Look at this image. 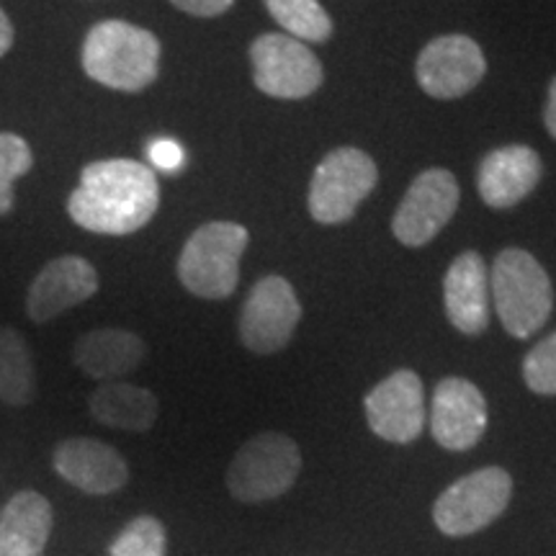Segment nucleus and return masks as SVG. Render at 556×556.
Returning <instances> with one entry per match:
<instances>
[{
	"label": "nucleus",
	"instance_id": "nucleus-8",
	"mask_svg": "<svg viewBox=\"0 0 556 556\" xmlns=\"http://www.w3.org/2000/svg\"><path fill=\"white\" fill-rule=\"evenodd\" d=\"M250 65L258 90L274 99H307L323 86V62L304 41L289 34H263L250 47Z\"/></svg>",
	"mask_w": 556,
	"mask_h": 556
},
{
	"label": "nucleus",
	"instance_id": "nucleus-20",
	"mask_svg": "<svg viewBox=\"0 0 556 556\" xmlns=\"http://www.w3.org/2000/svg\"><path fill=\"white\" fill-rule=\"evenodd\" d=\"M88 409L101 426L144 433L155 426L160 402L150 389L129 384V381H103L88 397Z\"/></svg>",
	"mask_w": 556,
	"mask_h": 556
},
{
	"label": "nucleus",
	"instance_id": "nucleus-12",
	"mask_svg": "<svg viewBox=\"0 0 556 556\" xmlns=\"http://www.w3.org/2000/svg\"><path fill=\"white\" fill-rule=\"evenodd\" d=\"M368 428L389 443H413L426 428V389L415 371L400 368L364 400Z\"/></svg>",
	"mask_w": 556,
	"mask_h": 556
},
{
	"label": "nucleus",
	"instance_id": "nucleus-24",
	"mask_svg": "<svg viewBox=\"0 0 556 556\" xmlns=\"http://www.w3.org/2000/svg\"><path fill=\"white\" fill-rule=\"evenodd\" d=\"M168 554V533L155 516H139L124 528L109 556H165Z\"/></svg>",
	"mask_w": 556,
	"mask_h": 556
},
{
	"label": "nucleus",
	"instance_id": "nucleus-2",
	"mask_svg": "<svg viewBox=\"0 0 556 556\" xmlns=\"http://www.w3.org/2000/svg\"><path fill=\"white\" fill-rule=\"evenodd\" d=\"M160 41L129 21H101L83 41L80 62L90 80L122 93H139L157 80Z\"/></svg>",
	"mask_w": 556,
	"mask_h": 556
},
{
	"label": "nucleus",
	"instance_id": "nucleus-7",
	"mask_svg": "<svg viewBox=\"0 0 556 556\" xmlns=\"http://www.w3.org/2000/svg\"><path fill=\"white\" fill-rule=\"evenodd\" d=\"M379 170L364 150L338 148L323 157L309 180L307 206L319 225H343L374 191Z\"/></svg>",
	"mask_w": 556,
	"mask_h": 556
},
{
	"label": "nucleus",
	"instance_id": "nucleus-11",
	"mask_svg": "<svg viewBox=\"0 0 556 556\" xmlns=\"http://www.w3.org/2000/svg\"><path fill=\"white\" fill-rule=\"evenodd\" d=\"M486 60L482 47L467 34H446L417 54L415 75L428 96L441 101L462 99L482 83Z\"/></svg>",
	"mask_w": 556,
	"mask_h": 556
},
{
	"label": "nucleus",
	"instance_id": "nucleus-28",
	"mask_svg": "<svg viewBox=\"0 0 556 556\" xmlns=\"http://www.w3.org/2000/svg\"><path fill=\"white\" fill-rule=\"evenodd\" d=\"M13 39H16V31H13L11 18L5 16L3 9H0V58L9 54V50L13 47Z\"/></svg>",
	"mask_w": 556,
	"mask_h": 556
},
{
	"label": "nucleus",
	"instance_id": "nucleus-26",
	"mask_svg": "<svg viewBox=\"0 0 556 556\" xmlns=\"http://www.w3.org/2000/svg\"><path fill=\"white\" fill-rule=\"evenodd\" d=\"M148 157L157 170L178 173L186 163V150L180 148V142H176V139L160 137V139H152L148 144Z\"/></svg>",
	"mask_w": 556,
	"mask_h": 556
},
{
	"label": "nucleus",
	"instance_id": "nucleus-27",
	"mask_svg": "<svg viewBox=\"0 0 556 556\" xmlns=\"http://www.w3.org/2000/svg\"><path fill=\"white\" fill-rule=\"evenodd\" d=\"M178 11L191 13L199 18H217L232 9L235 0H170Z\"/></svg>",
	"mask_w": 556,
	"mask_h": 556
},
{
	"label": "nucleus",
	"instance_id": "nucleus-15",
	"mask_svg": "<svg viewBox=\"0 0 556 556\" xmlns=\"http://www.w3.org/2000/svg\"><path fill=\"white\" fill-rule=\"evenodd\" d=\"M54 471L86 495H111L129 482L124 456L96 438H67L52 454Z\"/></svg>",
	"mask_w": 556,
	"mask_h": 556
},
{
	"label": "nucleus",
	"instance_id": "nucleus-29",
	"mask_svg": "<svg viewBox=\"0 0 556 556\" xmlns=\"http://www.w3.org/2000/svg\"><path fill=\"white\" fill-rule=\"evenodd\" d=\"M544 124L548 129V135L556 139V78L548 86V101H546V111H544Z\"/></svg>",
	"mask_w": 556,
	"mask_h": 556
},
{
	"label": "nucleus",
	"instance_id": "nucleus-17",
	"mask_svg": "<svg viewBox=\"0 0 556 556\" xmlns=\"http://www.w3.org/2000/svg\"><path fill=\"white\" fill-rule=\"evenodd\" d=\"M448 323L464 336H479L490 325V268L479 253H462L443 278Z\"/></svg>",
	"mask_w": 556,
	"mask_h": 556
},
{
	"label": "nucleus",
	"instance_id": "nucleus-16",
	"mask_svg": "<svg viewBox=\"0 0 556 556\" xmlns=\"http://www.w3.org/2000/svg\"><path fill=\"white\" fill-rule=\"evenodd\" d=\"M541 165L539 152L526 144H507L492 150L477 170V189L486 206L510 208L523 201L539 186Z\"/></svg>",
	"mask_w": 556,
	"mask_h": 556
},
{
	"label": "nucleus",
	"instance_id": "nucleus-25",
	"mask_svg": "<svg viewBox=\"0 0 556 556\" xmlns=\"http://www.w3.org/2000/svg\"><path fill=\"white\" fill-rule=\"evenodd\" d=\"M523 379L531 392L554 397L556 394V332L526 353Z\"/></svg>",
	"mask_w": 556,
	"mask_h": 556
},
{
	"label": "nucleus",
	"instance_id": "nucleus-9",
	"mask_svg": "<svg viewBox=\"0 0 556 556\" xmlns=\"http://www.w3.org/2000/svg\"><path fill=\"white\" fill-rule=\"evenodd\" d=\"M302 319V304L287 278L266 276L250 289L240 312V338L258 356L283 351Z\"/></svg>",
	"mask_w": 556,
	"mask_h": 556
},
{
	"label": "nucleus",
	"instance_id": "nucleus-5",
	"mask_svg": "<svg viewBox=\"0 0 556 556\" xmlns=\"http://www.w3.org/2000/svg\"><path fill=\"white\" fill-rule=\"evenodd\" d=\"M302 471L299 446L283 433L253 435L229 462L225 482L229 495L240 503H266L294 486Z\"/></svg>",
	"mask_w": 556,
	"mask_h": 556
},
{
	"label": "nucleus",
	"instance_id": "nucleus-22",
	"mask_svg": "<svg viewBox=\"0 0 556 556\" xmlns=\"http://www.w3.org/2000/svg\"><path fill=\"white\" fill-rule=\"evenodd\" d=\"M270 16L299 41H328L332 18L317 0H263Z\"/></svg>",
	"mask_w": 556,
	"mask_h": 556
},
{
	"label": "nucleus",
	"instance_id": "nucleus-10",
	"mask_svg": "<svg viewBox=\"0 0 556 556\" xmlns=\"http://www.w3.org/2000/svg\"><path fill=\"white\" fill-rule=\"evenodd\" d=\"M458 208V184L454 173L430 168L409 186L392 219V232L402 245L422 248L454 219Z\"/></svg>",
	"mask_w": 556,
	"mask_h": 556
},
{
	"label": "nucleus",
	"instance_id": "nucleus-13",
	"mask_svg": "<svg viewBox=\"0 0 556 556\" xmlns=\"http://www.w3.org/2000/svg\"><path fill=\"white\" fill-rule=\"evenodd\" d=\"M486 430V400L469 379L438 381L430 402V433L446 451H469Z\"/></svg>",
	"mask_w": 556,
	"mask_h": 556
},
{
	"label": "nucleus",
	"instance_id": "nucleus-14",
	"mask_svg": "<svg viewBox=\"0 0 556 556\" xmlns=\"http://www.w3.org/2000/svg\"><path fill=\"white\" fill-rule=\"evenodd\" d=\"M99 291V270L80 255H60L52 258L34 276L26 291V315L45 325L62 312L88 302Z\"/></svg>",
	"mask_w": 556,
	"mask_h": 556
},
{
	"label": "nucleus",
	"instance_id": "nucleus-4",
	"mask_svg": "<svg viewBox=\"0 0 556 556\" xmlns=\"http://www.w3.org/2000/svg\"><path fill=\"white\" fill-rule=\"evenodd\" d=\"M248 229L238 222H206L178 255V278L199 299H227L238 289Z\"/></svg>",
	"mask_w": 556,
	"mask_h": 556
},
{
	"label": "nucleus",
	"instance_id": "nucleus-3",
	"mask_svg": "<svg viewBox=\"0 0 556 556\" xmlns=\"http://www.w3.org/2000/svg\"><path fill=\"white\" fill-rule=\"evenodd\" d=\"M490 296L500 323L526 340L544 328L554 309V289L544 266L520 248H507L490 270Z\"/></svg>",
	"mask_w": 556,
	"mask_h": 556
},
{
	"label": "nucleus",
	"instance_id": "nucleus-1",
	"mask_svg": "<svg viewBox=\"0 0 556 556\" xmlns=\"http://www.w3.org/2000/svg\"><path fill=\"white\" fill-rule=\"evenodd\" d=\"M160 206V184L137 160H96L80 170L67 212L75 225L96 235L122 238L142 229Z\"/></svg>",
	"mask_w": 556,
	"mask_h": 556
},
{
	"label": "nucleus",
	"instance_id": "nucleus-18",
	"mask_svg": "<svg viewBox=\"0 0 556 556\" xmlns=\"http://www.w3.org/2000/svg\"><path fill=\"white\" fill-rule=\"evenodd\" d=\"M148 356V345L137 332L122 328H99L80 336L73 345V361L96 381H122L137 371Z\"/></svg>",
	"mask_w": 556,
	"mask_h": 556
},
{
	"label": "nucleus",
	"instance_id": "nucleus-6",
	"mask_svg": "<svg viewBox=\"0 0 556 556\" xmlns=\"http://www.w3.org/2000/svg\"><path fill=\"white\" fill-rule=\"evenodd\" d=\"M513 497V477L500 467H484L456 479L433 505V523L451 539H464L492 526Z\"/></svg>",
	"mask_w": 556,
	"mask_h": 556
},
{
	"label": "nucleus",
	"instance_id": "nucleus-19",
	"mask_svg": "<svg viewBox=\"0 0 556 556\" xmlns=\"http://www.w3.org/2000/svg\"><path fill=\"white\" fill-rule=\"evenodd\" d=\"M50 533V500L37 490H21L0 513V556H41Z\"/></svg>",
	"mask_w": 556,
	"mask_h": 556
},
{
	"label": "nucleus",
	"instance_id": "nucleus-21",
	"mask_svg": "<svg viewBox=\"0 0 556 556\" xmlns=\"http://www.w3.org/2000/svg\"><path fill=\"white\" fill-rule=\"evenodd\" d=\"M37 400V366L31 348L13 328H0V402L26 407Z\"/></svg>",
	"mask_w": 556,
	"mask_h": 556
},
{
	"label": "nucleus",
	"instance_id": "nucleus-23",
	"mask_svg": "<svg viewBox=\"0 0 556 556\" xmlns=\"http://www.w3.org/2000/svg\"><path fill=\"white\" fill-rule=\"evenodd\" d=\"M34 155L29 142L13 131H0V219L11 214L16 197L13 184L31 170Z\"/></svg>",
	"mask_w": 556,
	"mask_h": 556
}]
</instances>
